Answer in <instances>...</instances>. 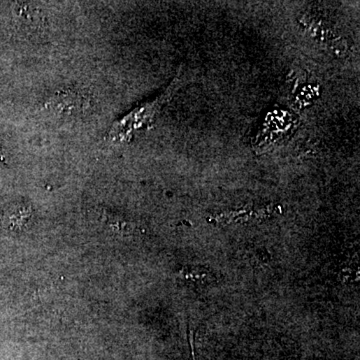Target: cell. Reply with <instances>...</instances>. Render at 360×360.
Returning a JSON list of instances; mask_svg holds the SVG:
<instances>
[{
    "mask_svg": "<svg viewBox=\"0 0 360 360\" xmlns=\"http://www.w3.org/2000/svg\"><path fill=\"white\" fill-rule=\"evenodd\" d=\"M50 103L51 109L59 115H75L83 108L82 99L72 92L57 94Z\"/></svg>",
    "mask_w": 360,
    "mask_h": 360,
    "instance_id": "cell-1",
    "label": "cell"
},
{
    "mask_svg": "<svg viewBox=\"0 0 360 360\" xmlns=\"http://www.w3.org/2000/svg\"><path fill=\"white\" fill-rule=\"evenodd\" d=\"M1 160H2V155L0 154V161H1Z\"/></svg>",
    "mask_w": 360,
    "mask_h": 360,
    "instance_id": "cell-2",
    "label": "cell"
}]
</instances>
